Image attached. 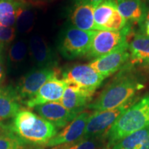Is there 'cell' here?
I'll return each instance as SVG.
<instances>
[{
	"instance_id": "cell-1",
	"label": "cell",
	"mask_w": 149,
	"mask_h": 149,
	"mask_svg": "<svg viewBox=\"0 0 149 149\" xmlns=\"http://www.w3.org/2000/svg\"><path fill=\"white\" fill-rule=\"evenodd\" d=\"M124 70L125 71L117 74L87 109L94 111L115 109L135 97L136 93L144 88L137 75L127 71L126 68Z\"/></svg>"
},
{
	"instance_id": "cell-2",
	"label": "cell",
	"mask_w": 149,
	"mask_h": 149,
	"mask_svg": "<svg viewBox=\"0 0 149 149\" xmlns=\"http://www.w3.org/2000/svg\"><path fill=\"white\" fill-rule=\"evenodd\" d=\"M9 126L19 138L37 148L45 147L48 141L58 133L53 124L26 110L19 112Z\"/></svg>"
},
{
	"instance_id": "cell-3",
	"label": "cell",
	"mask_w": 149,
	"mask_h": 149,
	"mask_svg": "<svg viewBox=\"0 0 149 149\" xmlns=\"http://www.w3.org/2000/svg\"><path fill=\"white\" fill-rule=\"evenodd\" d=\"M149 126V93L130 106L107 133L108 144L113 146L117 141Z\"/></svg>"
},
{
	"instance_id": "cell-4",
	"label": "cell",
	"mask_w": 149,
	"mask_h": 149,
	"mask_svg": "<svg viewBox=\"0 0 149 149\" xmlns=\"http://www.w3.org/2000/svg\"><path fill=\"white\" fill-rule=\"evenodd\" d=\"M97 31H82L69 26L63 31L58 49L61 55L68 59H74L86 55Z\"/></svg>"
},
{
	"instance_id": "cell-5",
	"label": "cell",
	"mask_w": 149,
	"mask_h": 149,
	"mask_svg": "<svg viewBox=\"0 0 149 149\" xmlns=\"http://www.w3.org/2000/svg\"><path fill=\"white\" fill-rule=\"evenodd\" d=\"M60 70L55 67L38 68L28 72L13 87L18 100L22 104L32 99L46 81L53 77H59Z\"/></svg>"
},
{
	"instance_id": "cell-6",
	"label": "cell",
	"mask_w": 149,
	"mask_h": 149,
	"mask_svg": "<svg viewBox=\"0 0 149 149\" xmlns=\"http://www.w3.org/2000/svg\"><path fill=\"white\" fill-rule=\"evenodd\" d=\"M136 102L137 97H134L115 109L93 111L87 122L82 138H90L107 134L117 119Z\"/></svg>"
},
{
	"instance_id": "cell-7",
	"label": "cell",
	"mask_w": 149,
	"mask_h": 149,
	"mask_svg": "<svg viewBox=\"0 0 149 149\" xmlns=\"http://www.w3.org/2000/svg\"><path fill=\"white\" fill-rule=\"evenodd\" d=\"M130 32V26L126 25L117 31H97L86 57L94 59L111 53L128 42L127 37Z\"/></svg>"
},
{
	"instance_id": "cell-8",
	"label": "cell",
	"mask_w": 149,
	"mask_h": 149,
	"mask_svg": "<svg viewBox=\"0 0 149 149\" xmlns=\"http://www.w3.org/2000/svg\"><path fill=\"white\" fill-rule=\"evenodd\" d=\"M128 44L126 42L111 53L93 59L89 66L105 78L124 69L130 57Z\"/></svg>"
},
{
	"instance_id": "cell-9",
	"label": "cell",
	"mask_w": 149,
	"mask_h": 149,
	"mask_svg": "<svg viewBox=\"0 0 149 149\" xmlns=\"http://www.w3.org/2000/svg\"><path fill=\"white\" fill-rule=\"evenodd\" d=\"M62 79L68 84L95 93L106 78L91 68L89 64H79L63 72Z\"/></svg>"
},
{
	"instance_id": "cell-10",
	"label": "cell",
	"mask_w": 149,
	"mask_h": 149,
	"mask_svg": "<svg viewBox=\"0 0 149 149\" xmlns=\"http://www.w3.org/2000/svg\"><path fill=\"white\" fill-rule=\"evenodd\" d=\"M93 112L84 111L48 141L45 147H53L70 144L82 138L88 119Z\"/></svg>"
},
{
	"instance_id": "cell-11",
	"label": "cell",
	"mask_w": 149,
	"mask_h": 149,
	"mask_svg": "<svg viewBox=\"0 0 149 149\" xmlns=\"http://www.w3.org/2000/svg\"><path fill=\"white\" fill-rule=\"evenodd\" d=\"M34 111L39 116L51 123L58 130L64 128L77 116L66 109L59 102L40 104L34 107Z\"/></svg>"
},
{
	"instance_id": "cell-12",
	"label": "cell",
	"mask_w": 149,
	"mask_h": 149,
	"mask_svg": "<svg viewBox=\"0 0 149 149\" xmlns=\"http://www.w3.org/2000/svg\"><path fill=\"white\" fill-rule=\"evenodd\" d=\"M68 85V83L62 78L59 79L58 77L52 78L41 87L32 99L24 104L29 108H34L36 106L48 102H59Z\"/></svg>"
},
{
	"instance_id": "cell-13",
	"label": "cell",
	"mask_w": 149,
	"mask_h": 149,
	"mask_svg": "<svg viewBox=\"0 0 149 149\" xmlns=\"http://www.w3.org/2000/svg\"><path fill=\"white\" fill-rule=\"evenodd\" d=\"M95 93L68 84L59 102L68 111L79 115L87 109Z\"/></svg>"
},
{
	"instance_id": "cell-14",
	"label": "cell",
	"mask_w": 149,
	"mask_h": 149,
	"mask_svg": "<svg viewBox=\"0 0 149 149\" xmlns=\"http://www.w3.org/2000/svg\"><path fill=\"white\" fill-rule=\"evenodd\" d=\"M29 54L33 62L38 68L55 67V54L44 38L34 35L29 42Z\"/></svg>"
},
{
	"instance_id": "cell-15",
	"label": "cell",
	"mask_w": 149,
	"mask_h": 149,
	"mask_svg": "<svg viewBox=\"0 0 149 149\" xmlns=\"http://www.w3.org/2000/svg\"><path fill=\"white\" fill-rule=\"evenodd\" d=\"M128 51L129 60L124 68H131L135 65L149 67V36L136 35L128 44Z\"/></svg>"
},
{
	"instance_id": "cell-16",
	"label": "cell",
	"mask_w": 149,
	"mask_h": 149,
	"mask_svg": "<svg viewBox=\"0 0 149 149\" xmlns=\"http://www.w3.org/2000/svg\"><path fill=\"white\" fill-rule=\"evenodd\" d=\"M95 8L90 3L77 1L70 15L73 26L82 31H98L94 21Z\"/></svg>"
},
{
	"instance_id": "cell-17",
	"label": "cell",
	"mask_w": 149,
	"mask_h": 149,
	"mask_svg": "<svg viewBox=\"0 0 149 149\" xmlns=\"http://www.w3.org/2000/svg\"><path fill=\"white\" fill-rule=\"evenodd\" d=\"M117 6L126 21L140 24L145 22L147 8L143 0H117Z\"/></svg>"
},
{
	"instance_id": "cell-18",
	"label": "cell",
	"mask_w": 149,
	"mask_h": 149,
	"mask_svg": "<svg viewBox=\"0 0 149 149\" xmlns=\"http://www.w3.org/2000/svg\"><path fill=\"white\" fill-rule=\"evenodd\" d=\"M21 111V102L18 100L13 87L0 88V123L14 118Z\"/></svg>"
},
{
	"instance_id": "cell-19",
	"label": "cell",
	"mask_w": 149,
	"mask_h": 149,
	"mask_svg": "<svg viewBox=\"0 0 149 149\" xmlns=\"http://www.w3.org/2000/svg\"><path fill=\"white\" fill-rule=\"evenodd\" d=\"M118 13L115 0H104L95 8L94 21L98 31H105L106 27Z\"/></svg>"
},
{
	"instance_id": "cell-20",
	"label": "cell",
	"mask_w": 149,
	"mask_h": 149,
	"mask_svg": "<svg viewBox=\"0 0 149 149\" xmlns=\"http://www.w3.org/2000/svg\"><path fill=\"white\" fill-rule=\"evenodd\" d=\"M0 149H41L26 144L10 129L9 124L0 123Z\"/></svg>"
},
{
	"instance_id": "cell-21",
	"label": "cell",
	"mask_w": 149,
	"mask_h": 149,
	"mask_svg": "<svg viewBox=\"0 0 149 149\" xmlns=\"http://www.w3.org/2000/svg\"><path fill=\"white\" fill-rule=\"evenodd\" d=\"M29 53V43L25 40H19L10 46L8 53V65L10 68L17 69L22 66Z\"/></svg>"
},
{
	"instance_id": "cell-22",
	"label": "cell",
	"mask_w": 149,
	"mask_h": 149,
	"mask_svg": "<svg viewBox=\"0 0 149 149\" xmlns=\"http://www.w3.org/2000/svg\"><path fill=\"white\" fill-rule=\"evenodd\" d=\"M35 22V15L33 10L22 3L17 10L15 29L18 33H28L33 29Z\"/></svg>"
},
{
	"instance_id": "cell-23",
	"label": "cell",
	"mask_w": 149,
	"mask_h": 149,
	"mask_svg": "<svg viewBox=\"0 0 149 149\" xmlns=\"http://www.w3.org/2000/svg\"><path fill=\"white\" fill-rule=\"evenodd\" d=\"M149 137V126L130 134L113 146V149H137Z\"/></svg>"
},
{
	"instance_id": "cell-24",
	"label": "cell",
	"mask_w": 149,
	"mask_h": 149,
	"mask_svg": "<svg viewBox=\"0 0 149 149\" xmlns=\"http://www.w3.org/2000/svg\"><path fill=\"white\" fill-rule=\"evenodd\" d=\"M21 3L18 0H0V25L14 26L17 10Z\"/></svg>"
},
{
	"instance_id": "cell-25",
	"label": "cell",
	"mask_w": 149,
	"mask_h": 149,
	"mask_svg": "<svg viewBox=\"0 0 149 149\" xmlns=\"http://www.w3.org/2000/svg\"><path fill=\"white\" fill-rule=\"evenodd\" d=\"M108 142L107 134L101 136L81 138L70 144L61 146L62 149H101Z\"/></svg>"
},
{
	"instance_id": "cell-26",
	"label": "cell",
	"mask_w": 149,
	"mask_h": 149,
	"mask_svg": "<svg viewBox=\"0 0 149 149\" xmlns=\"http://www.w3.org/2000/svg\"><path fill=\"white\" fill-rule=\"evenodd\" d=\"M16 29L15 26H5L0 25V43L6 44L11 43L15 39Z\"/></svg>"
},
{
	"instance_id": "cell-27",
	"label": "cell",
	"mask_w": 149,
	"mask_h": 149,
	"mask_svg": "<svg viewBox=\"0 0 149 149\" xmlns=\"http://www.w3.org/2000/svg\"><path fill=\"white\" fill-rule=\"evenodd\" d=\"M5 77H6V73H5L4 64H3L2 58H1V57L0 56V84L3 82V81L5 79Z\"/></svg>"
},
{
	"instance_id": "cell-28",
	"label": "cell",
	"mask_w": 149,
	"mask_h": 149,
	"mask_svg": "<svg viewBox=\"0 0 149 149\" xmlns=\"http://www.w3.org/2000/svg\"><path fill=\"white\" fill-rule=\"evenodd\" d=\"M77 1L90 3V4L93 5V6H95L96 8L99 4H100V3H101L103 1H104V0H77Z\"/></svg>"
},
{
	"instance_id": "cell-29",
	"label": "cell",
	"mask_w": 149,
	"mask_h": 149,
	"mask_svg": "<svg viewBox=\"0 0 149 149\" xmlns=\"http://www.w3.org/2000/svg\"><path fill=\"white\" fill-rule=\"evenodd\" d=\"M137 149H149V137Z\"/></svg>"
},
{
	"instance_id": "cell-30",
	"label": "cell",
	"mask_w": 149,
	"mask_h": 149,
	"mask_svg": "<svg viewBox=\"0 0 149 149\" xmlns=\"http://www.w3.org/2000/svg\"><path fill=\"white\" fill-rule=\"evenodd\" d=\"M146 4L147 11H146V19H145V22L149 21V0H147Z\"/></svg>"
},
{
	"instance_id": "cell-31",
	"label": "cell",
	"mask_w": 149,
	"mask_h": 149,
	"mask_svg": "<svg viewBox=\"0 0 149 149\" xmlns=\"http://www.w3.org/2000/svg\"><path fill=\"white\" fill-rule=\"evenodd\" d=\"M145 31L146 35L149 36V21L145 22Z\"/></svg>"
},
{
	"instance_id": "cell-32",
	"label": "cell",
	"mask_w": 149,
	"mask_h": 149,
	"mask_svg": "<svg viewBox=\"0 0 149 149\" xmlns=\"http://www.w3.org/2000/svg\"><path fill=\"white\" fill-rule=\"evenodd\" d=\"M101 149H113V146H111V145H110L107 143V144L104 145Z\"/></svg>"
},
{
	"instance_id": "cell-33",
	"label": "cell",
	"mask_w": 149,
	"mask_h": 149,
	"mask_svg": "<svg viewBox=\"0 0 149 149\" xmlns=\"http://www.w3.org/2000/svg\"><path fill=\"white\" fill-rule=\"evenodd\" d=\"M53 149H62V148H53Z\"/></svg>"
},
{
	"instance_id": "cell-34",
	"label": "cell",
	"mask_w": 149,
	"mask_h": 149,
	"mask_svg": "<svg viewBox=\"0 0 149 149\" xmlns=\"http://www.w3.org/2000/svg\"><path fill=\"white\" fill-rule=\"evenodd\" d=\"M18 1H19V0H18ZM19 1H22V0H19Z\"/></svg>"
},
{
	"instance_id": "cell-35",
	"label": "cell",
	"mask_w": 149,
	"mask_h": 149,
	"mask_svg": "<svg viewBox=\"0 0 149 149\" xmlns=\"http://www.w3.org/2000/svg\"><path fill=\"white\" fill-rule=\"evenodd\" d=\"M0 46H1V43H0Z\"/></svg>"
}]
</instances>
